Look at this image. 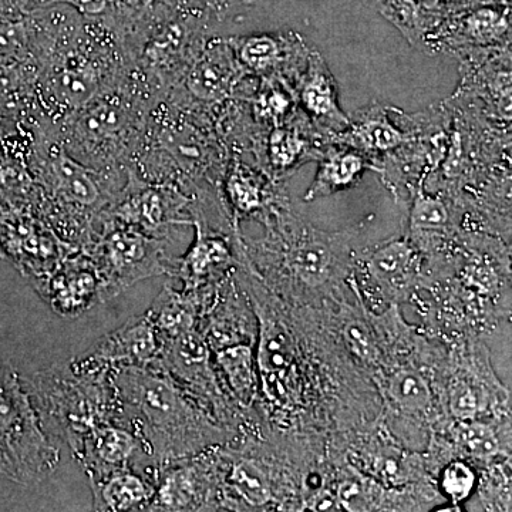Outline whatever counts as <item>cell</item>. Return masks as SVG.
Wrapping results in <instances>:
<instances>
[{"label": "cell", "mask_w": 512, "mask_h": 512, "mask_svg": "<svg viewBox=\"0 0 512 512\" xmlns=\"http://www.w3.org/2000/svg\"><path fill=\"white\" fill-rule=\"evenodd\" d=\"M229 157L212 111L174 89L154 104L127 170L150 183L175 185L191 197L202 183L220 187Z\"/></svg>", "instance_id": "obj_2"}, {"label": "cell", "mask_w": 512, "mask_h": 512, "mask_svg": "<svg viewBox=\"0 0 512 512\" xmlns=\"http://www.w3.org/2000/svg\"><path fill=\"white\" fill-rule=\"evenodd\" d=\"M416 266V249L404 239L376 249L367 261L370 275L387 288H404L413 278Z\"/></svg>", "instance_id": "obj_29"}, {"label": "cell", "mask_w": 512, "mask_h": 512, "mask_svg": "<svg viewBox=\"0 0 512 512\" xmlns=\"http://www.w3.org/2000/svg\"><path fill=\"white\" fill-rule=\"evenodd\" d=\"M427 134L433 133L424 114L407 116L392 107L369 104L357 110L348 128L330 137L328 143L355 148L376 164L386 154Z\"/></svg>", "instance_id": "obj_14"}, {"label": "cell", "mask_w": 512, "mask_h": 512, "mask_svg": "<svg viewBox=\"0 0 512 512\" xmlns=\"http://www.w3.org/2000/svg\"><path fill=\"white\" fill-rule=\"evenodd\" d=\"M72 453L86 474L136 466L137 458L146 456L136 434L117 423L97 427L73 448Z\"/></svg>", "instance_id": "obj_21"}, {"label": "cell", "mask_w": 512, "mask_h": 512, "mask_svg": "<svg viewBox=\"0 0 512 512\" xmlns=\"http://www.w3.org/2000/svg\"><path fill=\"white\" fill-rule=\"evenodd\" d=\"M227 490L248 507H264L271 501L268 476L259 464L251 458H238L229 466Z\"/></svg>", "instance_id": "obj_32"}, {"label": "cell", "mask_w": 512, "mask_h": 512, "mask_svg": "<svg viewBox=\"0 0 512 512\" xmlns=\"http://www.w3.org/2000/svg\"><path fill=\"white\" fill-rule=\"evenodd\" d=\"M158 99L128 69L119 83L52 124L53 134L79 163L96 170L126 173Z\"/></svg>", "instance_id": "obj_4"}, {"label": "cell", "mask_w": 512, "mask_h": 512, "mask_svg": "<svg viewBox=\"0 0 512 512\" xmlns=\"http://www.w3.org/2000/svg\"><path fill=\"white\" fill-rule=\"evenodd\" d=\"M59 3L70 6L83 18L104 23L121 37L150 0H57Z\"/></svg>", "instance_id": "obj_31"}, {"label": "cell", "mask_w": 512, "mask_h": 512, "mask_svg": "<svg viewBox=\"0 0 512 512\" xmlns=\"http://www.w3.org/2000/svg\"><path fill=\"white\" fill-rule=\"evenodd\" d=\"M295 96L299 110L326 143L348 128L350 117L340 107L338 86L318 50L312 49L295 84Z\"/></svg>", "instance_id": "obj_17"}, {"label": "cell", "mask_w": 512, "mask_h": 512, "mask_svg": "<svg viewBox=\"0 0 512 512\" xmlns=\"http://www.w3.org/2000/svg\"><path fill=\"white\" fill-rule=\"evenodd\" d=\"M190 202L191 197L175 185L150 183L127 170L126 183L101 221L119 222L150 237L173 242L177 229L191 225Z\"/></svg>", "instance_id": "obj_10"}, {"label": "cell", "mask_w": 512, "mask_h": 512, "mask_svg": "<svg viewBox=\"0 0 512 512\" xmlns=\"http://www.w3.org/2000/svg\"><path fill=\"white\" fill-rule=\"evenodd\" d=\"M451 412L458 419L464 421L473 420L480 409V402L474 387L466 382H457L451 387L450 393Z\"/></svg>", "instance_id": "obj_37"}, {"label": "cell", "mask_w": 512, "mask_h": 512, "mask_svg": "<svg viewBox=\"0 0 512 512\" xmlns=\"http://www.w3.org/2000/svg\"><path fill=\"white\" fill-rule=\"evenodd\" d=\"M227 39L245 72L258 79L285 80L293 89L312 52V47L296 32L256 33Z\"/></svg>", "instance_id": "obj_16"}, {"label": "cell", "mask_w": 512, "mask_h": 512, "mask_svg": "<svg viewBox=\"0 0 512 512\" xmlns=\"http://www.w3.org/2000/svg\"><path fill=\"white\" fill-rule=\"evenodd\" d=\"M29 164L42 191V217L63 242L86 248L99 232L104 211L126 183L127 171L96 170L74 160L45 121L32 126Z\"/></svg>", "instance_id": "obj_3"}, {"label": "cell", "mask_w": 512, "mask_h": 512, "mask_svg": "<svg viewBox=\"0 0 512 512\" xmlns=\"http://www.w3.org/2000/svg\"><path fill=\"white\" fill-rule=\"evenodd\" d=\"M57 5V0H0V8L32 12V10Z\"/></svg>", "instance_id": "obj_42"}, {"label": "cell", "mask_w": 512, "mask_h": 512, "mask_svg": "<svg viewBox=\"0 0 512 512\" xmlns=\"http://www.w3.org/2000/svg\"><path fill=\"white\" fill-rule=\"evenodd\" d=\"M318 163V173L305 194L308 202L353 187L366 171H377L376 164L365 154L335 143L326 144Z\"/></svg>", "instance_id": "obj_23"}, {"label": "cell", "mask_w": 512, "mask_h": 512, "mask_svg": "<svg viewBox=\"0 0 512 512\" xmlns=\"http://www.w3.org/2000/svg\"><path fill=\"white\" fill-rule=\"evenodd\" d=\"M201 298V289H183V292H177L167 285L154 299L146 316L153 323L160 338H173L197 328Z\"/></svg>", "instance_id": "obj_26"}, {"label": "cell", "mask_w": 512, "mask_h": 512, "mask_svg": "<svg viewBox=\"0 0 512 512\" xmlns=\"http://www.w3.org/2000/svg\"><path fill=\"white\" fill-rule=\"evenodd\" d=\"M269 183L274 181L256 165L245 163L242 157L231 156L220 184L234 217L238 218L264 210Z\"/></svg>", "instance_id": "obj_24"}, {"label": "cell", "mask_w": 512, "mask_h": 512, "mask_svg": "<svg viewBox=\"0 0 512 512\" xmlns=\"http://www.w3.org/2000/svg\"><path fill=\"white\" fill-rule=\"evenodd\" d=\"M285 249V264L305 284H323L332 274L336 255L332 241L316 237L311 229H303Z\"/></svg>", "instance_id": "obj_27"}, {"label": "cell", "mask_w": 512, "mask_h": 512, "mask_svg": "<svg viewBox=\"0 0 512 512\" xmlns=\"http://www.w3.org/2000/svg\"><path fill=\"white\" fill-rule=\"evenodd\" d=\"M160 352V335L144 313L143 316L128 319L119 329L104 335L82 355L74 357L69 365L79 373L156 369Z\"/></svg>", "instance_id": "obj_13"}, {"label": "cell", "mask_w": 512, "mask_h": 512, "mask_svg": "<svg viewBox=\"0 0 512 512\" xmlns=\"http://www.w3.org/2000/svg\"><path fill=\"white\" fill-rule=\"evenodd\" d=\"M170 244L119 222L101 221L96 237L82 249L99 268L103 303L144 279L171 275L175 258L168 254Z\"/></svg>", "instance_id": "obj_9"}, {"label": "cell", "mask_w": 512, "mask_h": 512, "mask_svg": "<svg viewBox=\"0 0 512 512\" xmlns=\"http://www.w3.org/2000/svg\"><path fill=\"white\" fill-rule=\"evenodd\" d=\"M510 33V22L504 12L481 8L456 18H444L424 46L437 50L446 47L458 53L495 49L510 43Z\"/></svg>", "instance_id": "obj_19"}, {"label": "cell", "mask_w": 512, "mask_h": 512, "mask_svg": "<svg viewBox=\"0 0 512 512\" xmlns=\"http://www.w3.org/2000/svg\"><path fill=\"white\" fill-rule=\"evenodd\" d=\"M59 463V446L43 426L25 380L0 363V480L39 484Z\"/></svg>", "instance_id": "obj_8"}, {"label": "cell", "mask_w": 512, "mask_h": 512, "mask_svg": "<svg viewBox=\"0 0 512 512\" xmlns=\"http://www.w3.org/2000/svg\"><path fill=\"white\" fill-rule=\"evenodd\" d=\"M211 33L205 10H173L157 3L120 37L128 69L157 97L178 89Z\"/></svg>", "instance_id": "obj_6"}, {"label": "cell", "mask_w": 512, "mask_h": 512, "mask_svg": "<svg viewBox=\"0 0 512 512\" xmlns=\"http://www.w3.org/2000/svg\"><path fill=\"white\" fill-rule=\"evenodd\" d=\"M204 467L188 457L157 467L156 494L148 511H192L204 505Z\"/></svg>", "instance_id": "obj_22"}, {"label": "cell", "mask_w": 512, "mask_h": 512, "mask_svg": "<svg viewBox=\"0 0 512 512\" xmlns=\"http://www.w3.org/2000/svg\"><path fill=\"white\" fill-rule=\"evenodd\" d=\"M259 0H204L205 12L210 22H227L252 8Z\"/></svg>", "instance_id": "obj_38"}, {"label": "cell", "mask_w": 512, "mask_h": 512, "mask_svg": "<svg viewBox=\"0 0 512 512\" xmlns=\"http://www.w3.org/2000/svg\"><path fill=\"white\" fill-rule=\"evenodd\" d=\"M22 124L10 123V121L0 120V151L6 146L13 134L18 133Z\"/></svg>", "instance_id": "obj_44"}, {"label": "cell", "mask_w": 512, "mask_h": 512, "mask_svg": "<svg viewBox=\"0 0 512 512\" xmlns=\"http://www.w3.org/2000/svg\"><path fill=\"white\" fill-rule=\"evenodd\" d=\"M259 345L256 352V365L262 377V386L266 396L279 399L285 394V382L288 379L289 350L288 340L281 326L258 308Z\"/></svg>", "instance_id": "obj_25"}, {"label": "cell", "mask_w": 512, "mask_h": 512, "mask_svg": "<svg viewBox=\"0 0 512 512\" xmlns=\"http://www.w3.org/2000/svg\"><path fill=\"white\" fill-rule=\"evenodd\" d=\"M258 82V77L245 72L239 64L227 37L211 35L178 89L214 113L228 101L249 99Z\"/></svg>", "instance_id": "obj_11"}, {"label": "cell", "mask_w": 512, "mask_h": 512, "mask_svg": "<svg viewBox=\"0 0 512 512\" xmlns=\"http://www.w3.org/2000/svg\"><path fill=\"white\" fill-rule=\"evenodd\" d=\"M451 217L447 205L439 197L426 194L419 188L410 212V227L417 232H441L450 227Z\"/></svg>", "instance_id": "obj_34"}, {"label": "cell", "mask_w": 512, "mask_h": 512, "mask_svg": "<svg viewBox=\"0 0 512 512\" xmlns=\"http://www.w3.org/2000/svg\"><path fill=\"white\" fill-rule=\"evenodd\" d=\"M150 3L163 5L173 10H205L204 0H150Z\"/></svg>", "instance_id": "obj_43"}, {"label": "cell", "mask_w": 512, "mask_h": 512, "mask_svg": "<svg viewBox=\"0 0 512 512\" xmlns=\"http://www.w3.org/2000/svg\"><path fill=\"white\" fill-rule=\"evenodd\" d=\"M346 339H348L350 348L355 350L356 355L369 359L373 355L372 340H370L369 333L366 332L362 326L353 323L346 329Z\"/></svg>", "instance_id": "obj_40"}, {"label": "cell", "mask_w": 512, "mask_h": 512, "mask_svg": "<svg viewBox=\"0 0 512 512\" xmlns=\"http://www.w3.org/2000/svg\"><path fill=\"white\" fill-rule=\"evenodd\" d=\"M389 394L397 406L409 412H423L430 406L429 384L412 370H399L389 382Z\"/></svg>", "instance_id": "obj_33"}, {"label": "cell", "mask_w": 512, "mask_h": 512, "mask_svg": "<svg viewBox=\"0 0 512 512\" xmlns=\"http://www.w3.org/2000/svg\"><path fill=\"white\" fill-rule=\"evenodd\" d=\"M93 495V510L148 511L156 494L157 467L111 468L86 474Z\"/></svg>", "instance_id": "obj_20"}, {"label": "cell", "mask_w": 512, "mask_h": 512, "mask_svg": "<svg viewBox=\"0 0 512 512\" xmlns=\"http://www.w3.org/2000/svg\"><path fill=\"white\" fill-rule=\"evenodd\" d=\"M73 249L77 248L57 237L39 212L0 215V256L30 284L49 274Z\"/></svg>", "instance_id": "obj_12"}, {"label": "cell", "mask_w": 512, "mask_h": 512, "mask_svg": "<svg viewBox=\"0 0 512 512\" xmlns=\"http://www.w3.org/2000/svg\"><path fill=\"white\" fill-rule=\"evenodd\" d=\"M35 62L37 104L50 124L119 83L128 72L117 33L62 3L46 8Z\"/></svg>", "instance_id": "obj_1"}, {"label": "cell", "mask_w": 512, "mask_h": 512, "mask_svg": "<svg viewBox=\"0 0 512 512\" xmlns=\"http://www.w3.org/2000/svg\"><path fill=\"white\" fill-rule=\"evenodd\" d=\"M190 217L195 228L194 244L187 254L174 259L170 275L180 279L187 291L204 288L237 264L231 239L197 212L190 211Z\"/></svg>", "instance_id": "obj_18"}, {"label": "cell", "mask_w": 512, "mask_h": 512, "mask_svg": "<svg viewBox=\"0 0 512 512\" xmlns=\"http://www.w3.org/2000/svg\"><path fill=\"white\" fill-rule=\"evenodd\" d=\"M404 458L396 453H382L375 458L377 476L390 484H400L406 481L407 467Z\"/></svg>", "instance_id": "obj_39"}, {"label": "cell", "mask_w": 512, "mask_h": 512, "mask_svg": "<svg viewBox=\"0 0 512 512\" xmlns=\"http://www.w3.org/2000/svg\"><path fill=\"white\" fill-rule=\"evenodd\" d=\"M56 315L74 319L103 303V281L99 268L89 252L73 249L55 269L32 282Z\"/></svg>", "instance_id": "obj_15"}, {"label": "cell", "mask_w": 512, "mask_h": 512, "mask_svg": "<svg viewBox=\"0 0 512 512\" xmlns=\"http://www.w3.org/2000/svg\"><path fill=\"white\" fill-rule=\"evenodd\" d=\"M215 365L239 403L248 406L255 396L256 373L254 352L248 343H234L215 349Z\"/></svg>", "instance_id": "obj_30"}, {"label": "cell", "mask_w": 512, "mask_h": 512, "mask_svg": "<svg viewBox=\"0 0 512 512\" xmlns=\"http://www.w3.org/2000/svg\"><path fill=\"white\" fill-rule=\"evenodd\" d=\"M52 439L73 450L97 427L121 424V404L111 373L74 372L69 363L47 367L26 382Z\"/></svg>", "instance_id": "obj_7"}, {"label": "cell", "mask_w": 512, "mask_h": 512, "mask_svg": "<svg viewBox=\"0 0 512 512\" xmlns=\"http://www.w3.org/2000/svg\"><path fill=\"white\" fill-rule=\"evenodd\" d=\"M464 447L471 456L477 458H490L498 451V441L494 431L480 423L468 424L461 434Z\"/></svg>", "instance_id": "obj_36"}, {"label": "cell", "mask_w": 512, "mask_h": 512, "mask_svg": "<svg viewBox=\"0 0 512 512\" xmlns=\"http://www.w3.org/2000/svg\"><path fill=\"white\" fill-rule=\"evenodd\" d=\"M386 16L413 46L426 45L444 20L443 12H434L417 0H375Z\"/></svg>", "instance_id": "obj_28"}, {"label": "cell", "mask_w": 512, "mask_h": 512, "mask_svg": "<svg viewBox=\"0 0 512 512\" xmlns=\"http://www.w3.org/2000/svg\"><path fill=\"white\" fill-rule=\"evenodd\" d=\"M339 500L349 510H359L365 501V493L357 483H345L340 487Z\"/></svg>", "instance_id": "obj_41"}, {"label": "cell", "mask_w": 512, "mask_h": 512, "mask_svg": "<svg viewBox=\"0 0 512 512\" xmlns=\"http://www.w3.org/2000/svg\"><path fill=\"white\" fill-rule=\"evenodd\" d=\"M441 485L448 497L454 503H458V501L466 500L473 491L474 485H476V474L468 464L454 461L444 470Z\"/></svg>", "instance_id": "obj_35"}, {"label": "cell", "mask_w": 512, "mask_h": 512, "mask_svg": "<svg viewBox=\"0 0 512 512\" xmlns=\"http://www.w3.org/2000/svg\"><path fill=\"white\" fill-rule=\"evenodd\" d=\"M121 404V426L133 431L156 467L190 457L214 427L190 394L158 369L111 373Z\"/></svg>", "instance_id": "obj_5"}]
</instances>
